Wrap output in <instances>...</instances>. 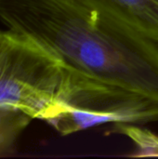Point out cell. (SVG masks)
<instances>
[{
	"label": "cell",
	"mask_w": 158,
	"mask_h": 159,
	"mask_svg": "<svg viewBox=\"0 0 158 159\" xmlns=\"http://www.w3.org/2000/svg\"><path fill=\"white\" fill-rule=\"evenodd\" d=\"M115 131L128 136L134 143L137 153L133 157H158V135L156 134L131 124H115Z\"/></svg>",
	"instance_id": "5"
},
{
	"label": "cell",
	"mask_w": 158,
	"mask_h": 159,
	"mask_svg": "<svg viewBox=\"0 0 158 159\" xmlns=\"http://www.w3.org/2000/svg\"><path fill=\"white\" fill-rule=\"evenodd\" d=\"M0 21L70 68L158 102V43L80 0H0Z\"/></svg>",
	"instance_id": "1"
},
{
	"label": "cell",
	"mask_w": 158,
	"mask_h": 159,
	"mask_svg": "<svg viewBox=\"0 0 158 159\" xmlns=\"http://www.w3.org/2000/svg\"><path fill=\"white\" fill-rule=\"evenodd\" d=\"M84 76L29 38L0 31V110L48 124L66 111Z\"/></svg>",
	"instance_id": "2"
},
{
	"label": "cell",
	"mask_w": 158,
	"mask_h": 159,
	"mask_svg": "<svg viewBox=\"0 0 158 159\" xmlns=\"http://www.w3.org/2000/svg\"><path fill=\"white\" fill-rule=\"evenodd\" d=\"M72 95L66 111L48 123L61 136L107 123L138 125L158 120V102L90 77Z\"/></svg>",
	"instance_id": "3"
},
{
	"label": "cell",
	"mask_w": 158,
	"mask_h": 159,
	"mask_svg": "<svg viewBox=\"0 0 158 159\" xmlns=\"http://www.w3.org/2000/svg\"><path fill=\"white\" fill-rule=\"evenodd\" d=\"M124 21L158 43V0H80Z\"/></svg>",
	"instance_id": "4"
}]
</instances>
